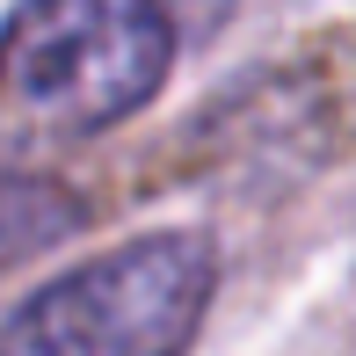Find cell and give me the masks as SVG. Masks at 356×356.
<instances>
[{"instance_id": "obj_2", "label": "cell", "mask_w": 356, "mask_h": 356, "mask_svg": "<svg viewBox=\"0 0 356 356\" xmlns=\"http://www.w3.org/2000/svg\"><path fill=\"white\" fill-rule=\"evenodd\" d=\"M218 291L204 233H145L66 269L0 327V356H182Z\"/></svg>"}, {"instance_id": "obj_4", "label": "cell", "mask_w": 356, "mask_h": 356, "mask_svg": "<svg viewBox=\"0 0 356 356\" xmlns=\"http://www.w3.org/2000/svg\"><path fill=\"white\" fill-rule=\"evenodd\" d=\"M168 8V22L182 29V37H218V22L233 15V0H160Z\"/></svg>"}, {"instance_id": "obj_1", "label": "cell", "mask_w": 356, "mask_h": 356, "mask_svg": "<svg viewBox=\"0 0 356 356\" xmlns=\"http://www.w3.org/2000/svg\"><path fill=\"white\" fill-rule=\"evenodd\" d=\"M182 29L160 0H22L0 29V145H80L138 117Z\"/></svg>"}, {"instance_id": "obj_3", "label": "cell", "mask_w": 356, "mask_h": 356, "mask_svg": "<svg viewBox=\"0 0 356 356\" xmlns=\"http://www.w3.org/2000/svg\"><path fill=\"white\" fill-rule=\"evenodd\" d=\"M88 218L73 204V189L58 182H29V175H0V262H22V254L66 240Z\"/></svg>"}]
</instances>
